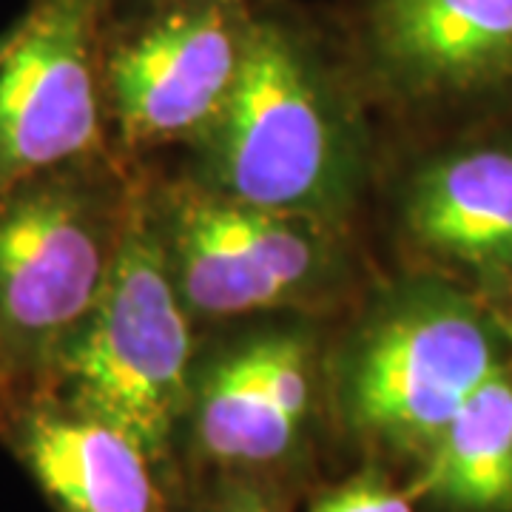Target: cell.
Masks as SVG:
<instances>
[{
    "label": "cell",
    "mask_w": 512,
    "mask_h": 512,
    "mask_svg": "<svg viewBox=\"0 0 512 512\" xmlns=\"http://www.w3.org/2000/svg\"><path fill=\"white\" fill-rule=\"evenodd\" d=\"M200 185L231 200L339 220L362 180L345 97L311 37L254 9L234 92L200 140Z\"/></svg>",
    "instance_id": "6da1fadb"
},
{
    "label": "cell",
    "mask_w": 512,
    "mask_h": 512,
    "mask_svg": "<svg viewBox=\"0 0 512 512\" xmlns=\"http://www.w3.org/2000/svg\"><path fill=\"white\" fill-rule=\"evenodd\" d=\"M131 197L106 151L0 188V387L40 382L86 322L114 268Z\"/></svg>",
    "instance_id": "7a4b0ae2"
},
{
    "label": "cell",
    "mask_w": 512,
    "mask_h": 512,
    "mask_svg": "<svg viewBox=\"0 0 512 512\" xmlns=\"http://www.w3.org/2000/svg\"><path fill=\"white\" fill-rule=\"evenodd\" d=\"M191 356V313L171 276L157 205L134 191L106 288L35 384L120 427L157 461L188 413Z\"/></svg>",
    "instance_id": "3957f363"
},
{
    "label": "cell",
    "mask_w": 512,
    "mask_h": 512,
    "mask_svg": "<svg viewBox=\"0 0 512 512\" xmlns=\"http://www.w3.org/2000/svg\"><path fill=\"white\" fill-rule=\"evenodd\" d=\"M504 339L495 313L470 293L430 276L404 282L350 342L339 370L342 413L367 439L424 456L507 367Z\"/></svg>",
    "instance_id": "277c9868"
},
{
    "label": "cell",
    "mask_w": 512,
    "mask_h": 512,
    "mask_svg": "<svg viewBox=\"0 0 512 512\" xmlns=\"http://www.w3.org/2000/svg\"><path fill=\"white\" fill-rule=\"evenodd\" d=\"M171 276L191 316H239L302 305L339 285V225L177 185L157 202Z\"/></svg>",
    "instance_id": "5b68a950"
},
{
    "label": "cell",
    "mask_w": 512,
    "mask_h": 512,
    "mask_svg": "<svg viewBox=\"0 0 512 512\" xmlns=\"http://www.w3.org/2000/svg\"><path fill=\"white\" fill-rule=\"evenodd\" d=\"M251 20L248 0H171L111 26L103 92L123 143H197L234 92Z\"/></svg>",
    "instance_id": "8992f818"
},
{
    "label": "cell",
    "mask_w": 512,
    "mask_h": 512,
    "mask_svg": "<svg viewBox=\"0 0 512 512\" xmlns=\"http://www.w3.org/2000/svg\"><path fill=\"white\" fill-rule=\"evenodd\" d=\"M114 0H29L0 60V188L103 148Z\"/></svg>",
    "instance_id": "52a82bcc"
},
{
    "label": "cell",
    "mask_w": 512,
    "mask_h": 512,
    "mask_svg": "<svg viewBox=\"0 0 512 512\" xmlns=\"http://www.w3.org/2000/svg\"><path fill=\"white\" fill-rule=\"evenodd\" d=\"M0 441L57 512H168L154 458L49 387H0Z\"/></svg>",
    "instance_id": "ba28073f"
},
{
    "label": "cell",
    "mask_w": 512,
    "mask_h": 512,
    "mask_svg": "<svg viewBox=\"0 0 512 512\" xmlns=\"http://www.w3.org/2000/svg\"><path fill=\"white\" fill-rule=\"evenodd\" d=\"M313 407V342L299 330L259 333L228 348L194 382L188 416L202 456L228 470L291 458Z\"/></svg>",
    "instance_id": "9c48e42d"
},
{
    "label": "cell",
    "mask_w": 512,
    "mask_h": 512,
    "mask_svg": "<svg viewBox=\"0 0 512 512\" xmlns=\"http://www.w3.org/2000/svg\"><path fill=\"white\" fill-rule=\"evenodd\" d=\"M365 46L410 100L495 92L512 83V0H367Z\"/></svg>",
    "instance_id": "30bf717a"
},
{
    "label": "cell",
    "mask_w": 512,
    "mask_h": 512,
    "mask_svg": "<svg viewBox=\"0 0 512 512\" xmlns=\"http://www.w3.org/2000/svg\"><path fill=\"white\" fill-rule=\"evenodd\" d=\"M404 228L490 291L512 282V146L490 143L441 154L404 191Z\"/></svg>",
    "instance_id": "8fae6325"
},
{
    "label": "cell",
    "mask_w": 512,
    "mask_h": 512,
    "mask_svg": "<svg viewBox=\"0 0 512 512\" xmlns=\"http://www.w3.org/2000/svg\"><path fill=\"white\" fill-rule=\"evenodd\" d=\"M419 490L456 512H512V373L501 367L424 453Z\"/></svg>",
    "instance_id": "7c38bea8"
},
{
    "label": "cell",
    "mask_w": 512,
    "mask_h": 512,
    "mask_svg": "<svg viewBox=\"0 0 512 512\" xmlns=\"http://www.w3.org/2000/svg\"><path fill=\"white\" fill-rule=\"evenodd\" d=\"M311 512H416L410 495L379 473H362L322 495Z\"/></svg>",
    "instance_id": "4fadbf2b"
},
{
    "label": "cell",
    "mask_w": 512,
    "mask_h": 512,
    "mask_svg": "<svg viewBox=\"0 0 512 512\" xmlns=\"http://www.w3.org/2000/svg\"><path fill=\"white\" fill-rule=\"evenodd\" d=\"M202 512H279L268 495H262L248 481H228Z\"/></svg>",
    "instance_id": "5bb4252c"
},
{
    "label": "cell",
    "mask_w": 512,
    "mask_h": 512,
    "mask_svg": "<svg viewBox=\"0 0 512 512\" xmlns=\"http://www.w3.org/2000/svg\"><path fill=\"white\" fill-rule=\"evenodd\" d=\"M495 296H498V299H495V308H504L501 313L493 311L495 319H498V325H501L504 333L512 339V282L510 285H504V288H498Z\"/></svg>",
    "instance_id": "9a60e30c"
},
{
    "label": "cell",
    "mask_w": 512,
    "mask_h": 512,
    "mask_svg": "<svg viewBox=\"0 0 512 512\" xmlns=\"http://www.w3.org/2000/svg\"><path fill=\"white\" fill-rule=\"evenodd\" d=\"M12 35H15V23H12L9 29H3V32H0V60H3V55H6L9 43H12Z\"/></svg>",
    "instance_id": "2e32d148"
},
{
    "label": "cell",
    "mask_w": 512,
    "mask_h": 512,
    "mask_svg": "<svg viewBox=\"0 0 512 512\" xmlns=\"http://www.w3.org/2000/svg\"><path fill=\"white\" fill-rule=\"evenodd\" d=\"M146 3H171V0H146Z\"/></svg>",
    "instance_id": "e0dca14e"
}]
</instances>
